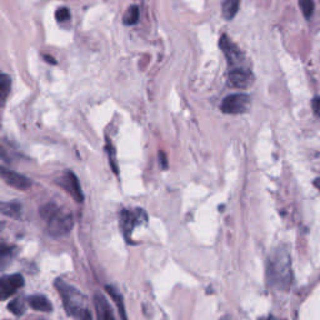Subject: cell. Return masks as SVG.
Listing matches in <instances>:
<instances>
[{"label":"cell","mask_w":320,"mask_h":320,"mask_svg":"<svg viewBox=\"0 0 320 320\" xmlns=\"http://www.w3.org/2000/svg\"><path fill=\"white\" fill-rule=\"evenodd\" d=\"M268 278L270 284L280 290H288L292 287L294 276L292 270V259L287 249H278L269 258Z\"/></svg>","instance_id":"cell-1"},{"label":"cell","mask_w":320,"mask_h":320,"mask_svg":"<svg viewBox=\"0 0 320 320\" xmlns=\"http://www.w3.org/2000/svg\"><path fill=\"white\" fill-rule=\"evenodd\" d=\"M40 217L47 222L48 233L51 237H64L74 226L72 214L64 212L56 204H47L40 208Z\"/></svg>","instance_id":"cell-2"},{"label":"cell","mask_w":320,"mask_h":320,"mask_svg":"<svg viewBox=\"0 0 320 320\" xmlns=\"http://www.w3.org/2000/svg\"><path fill=\"white\" fill-rule=\"evenodd\" d=\"M55 287L58 288L59 293L61 295L65 312L72 317H79V314L87 308L85 306L87 296L81 294L76 288L72 287V285H69L63 280H56Z\"/></svg>","instance_id":"cell-3"},{"label":"cell","mask_w":320,"mask_h":320,"mask_svg":"<svg viewBox=\"0 0 320 320\" xmlns=\"http://www.w3.org/2000/svg\"><path fill=\"white\" fill-rule=\"evenodd\" d=\"M148 222V214L145 210L138 208L134 212H130L128 209H123L120 213V229L126 242H131V233L134 228L138 225H143Z\"/></svg>","instance_id":"cell-4"},{"label":"cell","mask_w":320,"mask_h":320,"mask_svg":"<svg viewBox=\"0 0 320 320\" xmlns=\"http://www.w3.org/2000/svg\"><path fill=\"white\" fill-rule=\"evenodd\" d=\"M250 105V98L248 94H230L226 98H224V100L222 101L220 109L222 112L225 114H242V113L246 112Z\"/></svg>","instance_id":"cell-5"},{"label":"cell","mask_w":320,"mask_h":320,"mask_svg":"<svg viewBox=\"0 0 320 320\" xmlns=\"http://www.w3.org/2000/svg\"><path fill=\"white\" fill-rule=\"evenodd\" d=\"M56 183H58L65 192L69 193L70 197H72L76 203H83L85 197H84V193L83 190H81L78 176L73 173V172H70V170L67 172L60 179L56 180Z\"/></svg>","instance_id":"cell-6"},{"label":"cell","mask_w":320,"mask_h":320,"mask_svg":"<svg viewBox=\"0 0 320 320\" xmlns=\"http://www.w3.org/2000/svg\"><path fill=\"white\" fill-rule=\"evenodd\" d=\"M24 285V278L20 274H11L0 278V301L8 300Z\"/></svg>","instance_id":"cell-7"},{"label":"cell","mask_w":320,"mask_h":320,"mask_svg":"<svg viewBox=\"0 0 320 320\" xmlns=\"http://www.w3.org/2000/svg\"><path fill=\"white\" fill-rule=\"evenodd\" d=\"M0 178L3 179L9 187L15 188L18 190H28L33 185L30 179L17 173L14 170H10L8 168L3 167V165H0Z\"/></svg>","instance_id":"cell-8"},{"label":"cell","mask_w":320,"mask_h":320,"mask_svg":"<svg viewBox=\"0 0 320 320\" xmlns=\"http://www.w3.org/2000/svg\"><path fill=\"white\" fill-rule=\"evenodd\" d=\"M254 83V76L251 72L243 68H235L229 73V84L234 88H240V89H246L251 87Z\"/></svg>","instance_id":"cell-9"},{"label":"cell","mask_w":320,"mask_h":320,"mask_svg":"<svg viewBox=\"0 0 320 320\" xmlns=\"http://www.w3.org/2000/svg\"><path fill=\"white\" fill-rule=\"evenodd\" d=\"M94 306L98 320H115L112 306L108 303L106 298L100 293L94 295Z\"/></svg>","instance_id":"cell-10"},{"label":"cell","mask_w":320,"mask_h":320,"mask_svg":"<svg viewBox=\"0 0 320 320\" xmlns=\"http://www.w3.org/2000/svg\"><path fill=\"white\" fill-rule=\"evenodd\" d=\"M219 47L220 49L223 50V53L225 54L226 59H228L230 64H235V63L240 61V59H242V53H240L239 48L234 44L225 34L222 35V38H220Z\"/></svg>","instance_id":"cell-11"},{"label":"cell","mask_w":320,"mask_h":320,"mask_svg":"<svg viewBox=\"0 0 320 320\" xmlns=\"http://www.w3.org/2000/svg\"><path fill=\"white\" fill-rule=\"evenodd\" d=\"M15 250H17V248L14 245L9 244L4 240H0V269L6 268L10 264L15 255Z\"/></svg>","instance_id":"cell-12"},{"label":"cell","mask_w":320,"mask_h":320,"mask_svg":"<svg viewBox=\"0 0 320 320\" xmlns=\"http://www.w3.org/2000/svg\"><path fill=\"white\" fill-rule=\"evenodd\" d=\"M105 290L108 292V294L112 296L113 300L115 301V305H117L118 312H119V315H120V318H122V320H129L128 315H126L125 303H124V298H123V295L118 292L117 288L112 287V285H106Z\"/></svg>","instance_id":"cell-13"},{"label":"cell","mask_w":320,"mask_h":320,"mask_svg":"<svg viewBox=\"0 0 320 320\" xmlns=\"http://www.w3.org/2000/svg\"><path fill=\"white\" fill-rule=\"evenodd\" d=\"M28 303L34 310H38V312L50 313L53 310V305L44 295H31L28 298Z\"/></svg>","instance_id":"cell-14"},{"label":"cell","mask_w":320,"mask_h":320,"mask_svg":"<svg viewBox=\"0 0 320 320\" xmlns=\"http://www.w3.org/2000/svg\"><path fill=\"white\" fill-rule=\"evenodd\" d=\"M22 213V205L18 201H0V214L10 218H19Z\"/></svg>","instance_id":"cell-15"},{"label":"cell","mask_w":320,"mask_h":320,"mask_svg":"<svg viewBox=\"0 0 320 320\" xmlns=\"http://www.w3.org/2000/svg\"><path fill=\"white\" fill-rule=\"evenodd\" d=\"M11 89V79L6 74L0 73V108L5 106Z\"/></svg>","instance_id":"cell-16"},{"label":"cell","mask_w":320,"mask_h":320,"mask_svg":"<svg viewBox=\"0 0 320 320\" xmlns=\"http://www.w3.org/2000/svg\"><path fill=\"white\" fill-rule=\"evenodd\" d=\"M239 4L240 0H224L223 5H222L223 17L228 20L233 19L239 10Z\"/></svg>","instance_id":"cell-17"},{"label":"cell","mask_w":320,"mask_h":320,"mask_svg":"<svg viewBox=\"0 0 320 320\" xmlns=\"http://www.w3.org/2000/svg\"><path fill=\"white\" fill-rule=\"evenodd\" d=\"M139 8H138L137 5H131L130 8L125 11L124 18H123V23H124L125 25H134V24H137V23L139 22Z\"/></svg>","instance_id":"cell-18"},{"label":"cell","mask_w":320,"mask_h":320,"mask_svg":"<svg viewBox=\"0 0 320 320\" xmlns=\"http://www.w3.org/2000/svg\"><path fill=\"white\" fill-rule=\"evenodd\" d=\"M105 150L109 155V163L112 165V169L114 172V174H119V168H118V163H117V158H115V149L113 147L112 142L109 138H106V145H105Z\"/></svg>","instance_id":"cell-19"},{"label":"cell","mask_w":320,"mask_h":320,"mask_svg":"<svg viewBox=\"0 0 320 320\" xmlns=\"http://www.w3.org/2000/svg\"><path fill=\"white\" fill-rule=\"evenodd\" d=\"M8 309L17 317H20L25 313V303L22 298H17L14 300H11L8 305Z\"/></svg>","instance_id":"cell-20"},{"label":"cell","mask_w":320,"mask_h":320,"mask_svg":"<svg viewBox=\"0 0 320 320\" xmlns=\"http://www.w3.org/2000/svg\"><path fill=\"white\" fill-rule=\"evenodd\" d=\"M299 4H300L304 17L306 19H309L313 15V11H314V0H299Z\"/></svg>","instance_id":"cell-21"},{"label":"cell","mask_w":320,"mask_h":320,"mask_svg":"<svg viewBox=\"0 0 320 320\" xmlns=\"http://www.w3.org/2000/svg\"><path fill=\"white\" fill-rule=\"evenodd\" d=\"M55 18H56V20H58L59 23L65 22V20H69V18H70L69 9H67V8L58 9V10H56V13H55Z\"/></svg>","instance_id":"cell-22"},{"label":"cell","mask_w":320,"mask_h":320,"mask_svg":"<svg viewBox=\"0 0 320 320\" xmlns=\"http://www.w3.org/2000/svg\"><path fill=\"white\" fill-rule=\"evenodd\" d=\"M313 110H314L315 115L320 118V97H315L312 101Z\"/></svg>","instance_id":"cell-23"},{"label":"cell","mask_w":320,"mask_h":320,"mask_svg":"<svg viewBox=\"0 0 320 320\" xmlns=\"http://www.w3.org/2000/svg\"><path fill=\"white\" fill-rule=\"evenodd\" d=\"M159 160H160V165H162L163 169H167L168 158H167V154H165L164 151H159Z\"/></svg>","instance_id":"cell-24"},{"label":"cell","mask_w":320,"mask_h":320,"mask_svg":"<svg viewBox=\"0 0 320 320\" xmlns=\"http://www.w3.org/2000/svg\"><path fill=\"white\" fill-rule=\"evenodd\" d=\"M79 318H80V320H93L92 314H90V312L87 309V308L79 314Z\"/></svg>","instance_id":"cell-25"},{"label":"cell","mask_w":320,"mask_h":320,"mask_svg":"<svg viewBox=\"0 0 320 320\" xmlns=\"http://www.w3.org/2000/svg\"><path fill=\"white\" fill-rule=\"evenodd\" d=\"M0 159H3V160H5L6 163L10 162V159H9L8 154H6V151L4 150V148L0 145Z\"/></svg>","instance_id":"cell-26"},{"label":"cell","mask_w":320,"mask_h":320,"mask_svg":"<svg viewBox=\"0 0 320 320\" xmlns=\"http://www.w3.org/2000/svg\"><path fill=\"white\" fill-rule=\"evenodd\" d=\"M44 60H47L48 63H49V64H51V65H55L56 64V60L54 58H51L50 55H48V54H45L44 55Z\"/></svg>","instance_id":"cell-27"},{"label":"cell","mask_w":320,"mask_h":320,"mask_svg":"<svg viewBox=\"0 0 320 320\" xmlns=\"http://www.w3.org/2000/svg\"><path fill=\"white\" fill-rule=\"evenodd\" d=\"M260 320H278V319L274 317H267V318H263V319H260Z\"/></svg>","instance_id":"cell-28"},{"label":"cell","mask_w":320,"mask_h":320,"mask_svg":"<svg viewBox=\"0 0 320 320\" xmlns=\"http://www.w3.org/2000/svg\"><path fill=\"white\" fill-rule=\"evenodd\" d=\"M315 187H317V188H318V189H319V190H320V179H318V180H317V181H315Z\"/></svg>","instance_id":"cell-29"},{"label":"cell","mask_w":320,"mask_h":320,"mask_svg":"<svg viewBox=\"0 0 320 320\" xmlns=\"http://www.w3.org/2000/svg\"><path fill=\"white\" fill-rule=\"evenodd\" d=\"M220 320H230V318H229V317H224V318H222V319H220Z\"/></svg>","instance_id":"cell-30"},{"label":"cell","mask_w":320,"mask_h":320,"mask_svg":"<svg viewBox=\"0 0 320 320\" xmlns=\"http://www.w3.org/2000/svg\"><path fill=\"white\" fill-rule=\"evenodd\" d=\"M4 228V223H1V222H0V231H1V229Z\"/></svg>","instance_id":"cell-31"}]
</instances>
